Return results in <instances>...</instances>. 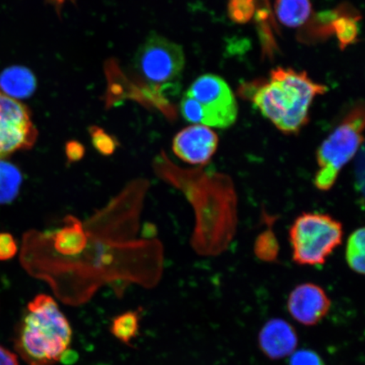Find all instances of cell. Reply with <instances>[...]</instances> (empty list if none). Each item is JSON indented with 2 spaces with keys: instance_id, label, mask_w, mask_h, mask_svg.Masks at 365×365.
<instances>
[{
  "instance_id": "20",
  "label": "cell",
  "mask_w": 365,
  "mask_h": 365,
  "mask_svg": "<svg viewBox=\"0 0 365 365\" xmlns=\"http://www.w3.org/2000/svg\"><path fill=\"white\" fill-rule=\"evenodd\" d=\"M253 0H230V13L239 22L248 21L253 12Z\"/></svg>"
},
{
  "instance_id": "17",
  "label": "cell",
  "mask_w": 365,
  "mask_h": 365,
  "mask_svg": "<svg viewBox=\"0 0 365 365\" xmlns=\"http://www.w3.org/2000/svg\"><path fill=\"white\" fill-rule=\"evenodd\" d=\"M364 228L356 230L346 241L345 257L351 270L358 274L364 273Z\"/></svg>"
},
{
  "instance_id": "19",
  "label": "cell",
  "mask_w": 365,
  "mask_h": 365,
  "mask_svg": "<svg viewBox=\"0 0 365 365\" xmlns=\"http://www.w3.org/2000/svg\"><path fill=\"white\" fill-rule=\"evenodd\" d=\"M255 252L259 258L264 261H272L277 255V244L275 237L271 232H264L259 237L255 245Z\"/></svg>"
},
{
  "instance_id": "24",
  "label": "cell",
  "mask_w": 365,
  "mask_h": 365,
  "mask_svg": "<svg viewBox=\"0 0 365 365\" xmlns=\"http://www.w3.org/2000/svg\"><path fill=\"white\" fill-rule=\"evenodd\" d=\"M0 365H19L16 354L0 345Z\"/></svg>"
},
{
  "instance_id": "16",
  "label": "cell",
  "mask_w": 365,
  "mask_h": 365,
  "mask_svg": "<svg viewBox=\"0 0 365 365\" xmlns=\"http://www.w3.org/2000/svg\"><path fill=\"white\" fill-rule=\"evenodd\" d=\"M140 312L132 310L114 317L110 327V331L116 339L125 345H130L140 329Z\"/></svg>"
},
{
  "instance_id": "1",
  "label": "cell",
  "mask_w": 365,
  "mask_h": 365,
  "mask_svg": "<svg viewBox=\"0 0 365 365\" xmlns=\"http://www.w3.org/2000/svg\"><path fill=\"white\" fill-rule=\"evenodd\" d=\"M160 175L185 193L195 212L192 245L199 254L221 253L235 235L237 200L230 178L200 170H185L173 165L166 155L156 160Z\"/></svg>"
},
{
  "instance_id": "23",
  "label": "cell",
  "mask_w": 365,
  "mask_h": 365,
  "mask_svg": "<svg viewBox=\"0 0 365 365\" xmlns=\"http://www.w3.org/2000/svg\"><path fill=\"white\" fill-rule=\"evenodd\" d=\"M85 148L79 141L70 140L66 145V155L68 163L80 162L85 156Z\"/></svg>"
},
{
  "instance_id": "7",
  "label": "cell",
  "mask_w": 365,
  "mask_h": 365,
  "mask_svg": "<svg viewBox=\"0 0 365 365\" xmlns=\"http://www.w3.org/2000/svg\"><path fill=\"white\" fill-rule=\"evenodd\" d=\"M185 63L181 46L157 34L148 36L135 58V70L161 95L177 89Z\"/></svg>"
},
{
  "instance_id": "8",
  "label": "cell",
  "mask_w": 365,
  "mask_h": 365,
  "mask_svg": "<svg viewBox=\"0 0 365 365\" xmlns=\"http://www.w3.org/2000/svg\"><path fill=\"white\" fill-rule=\"evenodd\" d=\"M36 138L29 108L0 91V160L31 149Z\"/></svg>"
},
{
  "instance_id": "25",
  "label": "cell",
  "mask_w": 365,
  "mask_h": 365,
  "mask_svg": "<svg viewBox=\"0 0 365 365\" xmlns=\"http://www.w3.org/2000/svg\"><path fill=\"white\" fill-rule=\"evenodd\" d=\"M50 1L56 4V6H62V4H65L68 0H50ZM71 1H74V0H71Z\"/></svg>"
},
{
  "instance_id": "5",
  "label": "cell",
  "mask_w": 365,
  "mask_h": 365,
  "mask_svg": "<svg viewBox=\"0 0 365 365\" xmlns=\"http://www.w3.org/2000/svg\"><path fill=\"white\" fill-rule=\"evenodd\" d=\"M364 109L359 104L352 109L327 138L319 145L318 170L314 185L321 191L330 190L342 168L357 154L364 141Z\"/></svg>"
},
{
  "instance_id": "6",
  "label": "cell",
  "mask_w": 365,
  "mask_h": 365,
  "mask_svg": "<svg viewBox=\"0 0 365 365\" xmlns=\"http://www.w3.org/2000/svg\"><path fill=\"white\" fill-rule=\"evenodd\" d=\"M344 239V227L325 213L304 212L289 230L292 255L300 266H322Z\"/></svg>"
},
{
  "instance_id": "13",
  "label": "cell",
  "mask_w": 365,
  "mask_h": 365,
  "mask_svg": "<svg viewBox=\"0 0 365 365\" xmlns=\"http://www.w3.org/2000/svg\"><path fill=\"white\" fill-rule=\"evenodd\" d=\"M36 88V77L26 67L12 66L0 74V91L13 99L30 98Z\"/></svg>"
},
{
  "instance_id": "11",
  "label": "cell",
  "mask_w": 365,
  "mask_h": 365,
  "mask_svg": "<svg viewBox=\"0 0 365 365\" xmlns=\"http://www.w3.org/2000/svg\"><path fill=\"white\" fill-rule=\"evenodd\" d=\"M298 341L294 328L280 318L272 319L264 324L258 336L259 349L267 358L274 360L293 354Z\"/></svg>"
},
{
  "instance_id": "3",
  "label": "cell",
  "mask_w": 365,
  "mask_h": 365,
  "mask_svg": "<svg viewBox=\"0 0 365 365\" xmlns=\"http://www.w3.org/2000/svg\"><path fill=\"white\" fill-rule=\"evenodd\" d=\"M72 329L51 296L38 294L27 304L18 327L16 349L29 365H52L70 349Z\"/></svg>"
},
{
  "instance_id": "18",
  "label": "cell",
  "mask_w": 365,
  "mask_h": 365,
  "mask_svg": "<svg viewBox=\"0 0 365 365\" xmlns=\"http://www.w3.org/2000/svg\"><path fill=\"white\" fill-rule=\"evenodd\" d=\"M91 143L93 147L103 156H111L118 147V140L115 137L109 135L102 128L91 126L89 128Z\"/></svg>"
},
{
  "instance_id": "9",
  "label": "cell",
  "mask_w": 365,
  "mask_h": 365,
  "mask_svg": "<svg viewBox=\"0 0 365 365\" xmlns=\"http://www.w3.org/2000/svg\"><path fill=\"white\" fill-rule=\"evenodd\" d=\"M218 136L211 128L194 125L178 133L173 140V150L185 163L205 166L211 161L218 147Z\"/></svg>"
},
{
  "instance_id": "14",
  "label": "cell",
  "mask_w": 365,
  "mask_h": 365,
  "mask_svg": "<svg viewBox=\"0 0 365 365\" xmlns=\"http://www.w3.org/2000/svg\"><path fill=\"white\" fill-rule=\"evenodd\" d=\"M275 11L278 20L287 27H299L312 15L310 0H276Z\"/></svg>"
},
{
  "instance_id": "2",
  "label": "cell",
  "mask_w": 365,
  "mask_h": 365,
  "mask_svg": "<svg viewBox=\"0 0 365 365\" xmlns=\"http://www.w3.org/2000/svg\"><path fill=\"white\" fill-rule=\"evenodd\" d=\"M327 90L309 78L307 72L277 67L255 91L253 103L282 133L295 135L308 124L313 100Z\"/></svg>"
},
{
  "instance_id": "10",
  "label": "cell",
  "mask_w": 365,
  "mask_h": 365,
  "mask_svg": "<svg viewBox=\"0 0 365 365\" xmlns=\"http://www.w3.org/2000/svg\"><path fill=\"white\" fill-rule=\"evenodd\" d=\"M331 302L325 290L307 282L298 285L287 299V309L296 322L304 326L317 325L329 312Z\"/></svg>"
},
{
  "instance_id": "22",
  "label": "cell",
  "mask_w": 365,
  "mask_h": 365,
  "mask_svg": "<svg viewBox=\"0 0 365 365\" xmlns=\"http://www.w3.org/2000/svg\"><path fill=\"white\" fill-rule=\"evenodd\" d=\"M18 246L15 238L8 232L0 234V261H9L16 257Z\"/></svg>"
},
{
  "instance_id": "4",
  "label": "cell",
  "mask_w": 365,
  "mask_h": 365,
  "mask_svg": "<svg viewBox=\"0 0 365 365\" xmlns=\"http://www.w3.org/2000/svg\"><path fill=\"white\" fill-rule=\"evenodd\" d=\"M182 117L195 125L227 129L238 117V103L220 76L207 74L194 81L182 98Z\"/></svg>"
},
{
  "instance_id": "12",
  "label": "cell",
  "mask_w": 365,
  "mask_h": 365,
  "mask_svg": "<svg viewBox=\"0 0 365 365\" xmlns=\"http://www.w3.org/2000/svg\"><path fill=\"white\" fill-rule=\"evenodd\" d=\"M44 237L48 247L53 249L54 257H61V264L80 257L89 240L88 230L74 217H66L61 228Z\"/></svg>"
},
{
  "instance_id": "15",
  "label": "cell",
  "mask_w": 365,
  "mask_h": 365,
  "mask_svg": "<svg viewBox=\"0 0 365 365\" xmlns=\"http://www.w3.org/2000/svg\"><path fill=\"white\" fill-rule=\"evenodd\" d=\"M21 182L19 168L0 160V204L11 203L19 195Z\"/></svg>"
},
{
  "instance_id": "21",
  "label": "cell",
  "mask_w": 365,
  "mask_h": 365,
  "mask_svg": "<svg viewBox=\"0 0 365 365\" xmlns=\"http://www.w3.org/2000/svg\"><path fill=\"white\" fill-rule=\"evenodd\" d=\"M289 365H326L321 356L310 349H300L291 355Z\"/></svg>"
}]
</instances>
